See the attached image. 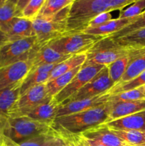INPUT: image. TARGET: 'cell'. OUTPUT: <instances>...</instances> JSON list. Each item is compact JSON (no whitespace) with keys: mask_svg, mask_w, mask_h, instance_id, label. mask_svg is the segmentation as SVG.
<instances>
[{"mask_svg":"<svg viewBox=\"0 0 145 146\" xmlns=\"http://www.w3.org/2000/svg\"><path fill=\"white\" fill-rule=\"evenodd\" d=\"M84 138V137H83ZM85 140H86V141L88 142V145L90 146H106V145H102V144L98 142H96V141H92V140H89V139H86V138H85Z\"/></svg>","mask_w":145,"mask_h":146,"instance_id":"60d3db41","label":"cell"},{"mask_svg":"<svg viewBox=\"0 0 145 146\" xmlns=\"http://www.w3.org/2000/svg\"><path fill=\"white\" fill-rule=\"evenodd\" d=\"M52 129V125L35 121L26 115L7 118L4 135L16 143H20Z\"/></svg>","mask_w":145,"mask_h":146,"instance_id":"3957f363","label":"cell"},{"mask_svg":"<svg viewBox=\"0 0 145 146\" xmlns=\"http://www.w3.org/2000/svg\"><path fill=\"white\" fill-rule=\"evenodd\" d=\"M109 96L110 94L108 92H106L92 98L71 101L61 104L57 113L56 118L82 112L105 105L109 101Z\"/></svg>","mask_w":145,"mask_h":146,"instance_id":"7c38bea8","label":"cell"},{"mask_svg":"<svg viewBox=\"0 0 145 146\" xmlns=\"http://www.w3.org/2000/svg\"><path fill=\"white\" fill-rule=\"evenodd\" d=\"M137 146H145V144H144V145H137Z\"/></svg>","mask_w":145,"mask_h":146,"instance_id":"7dc6e473","label":"cell"},{"mask_svg":"<svg viewBox=\"0 0 145 146\" xmlns=\"http://www.w3.org/2000/svg\"><path fill=\"white\" fill-rule=\"evenodd\" d=\"M145 11V0H137L129 5L126 9L121 10L119 12V19L134 18L141 15Z\"/></svg>","mask_w":145,"mask_h":146,"instance_id":"e575fe53","label":"cell"},{"mask_svg":"<svg viewBox=\"0 0 145 146\" xmlns=\"http://www.w3.org/2000/svg\"><path fill=\"white\" fill-rule=\"evenodd\" d=\"M130 50L119 45L115 39L105 36L95 43L86 52L83 66L102 65L107 66L114 61L127 56Z\"/></svg>","mask_w":145,"mask_h":146,"instance_id":"5b68a950","label":"cell"},{"mask_svg":"<svg viewBox=\"0 0 145 146\" xmlns=\"http://www.w3.org/2000/svg\"><path fill=\"white\" fill-rule=\"evenodd\" d=\"M124 146H132V145H128V144H125Z\"/></svg>","mask_w":145,"mask_h":146,"instance_id":"bcb514c9","label":"cell"},{"mask_svg":"<svg viewBox=\"0 0 145 146\" xmlns=\"http://www.w3.org/2000/svg\"><path fill=\"white\" fill-rule=\"evenodd\" d=\"M72 1L73 0H45L37 17L46 18L53 17L64 8L71 5Z\"/></svg>","mask_w":145,"mask_h":146,"instance_id":"4316f807","label":"cell"},{"mask_svg":"<svg viewBox=\"0 0 145 146\" xmlns=\"http://www.w3.org/2000/svg\"><path fill=\"white\" fill-rule=\"evenodd\" d=\"M114 86L115 84L109 78L107 67L105 66L73 96L63 104L97 96L108 92Z\"/></svg>","mask_w":145,"mask_h":146,"instance_id":"30bf717a","label":"cell"},{"mask_svg":"<svg viewBox=\"0 0 145 146\" xmlns=\"http://www.w3.org/2000/svg\"><path fill=\"white\" fill-rule=\"evenodd\" d=\"M60 106L61 105L58 104L54 98H52L48 102L37 106L26 116L39 122L53 125L54 120L56 118Z\"/></svg>","mask_w":145,"mask_h":146,"instance_id":"ffe728a7","label":"cell"},{"mask_svg":"<svg viewBox=\"0 0 145 146\" xmlns=\"http://www.w3.org/2000/svg\"><path fill=\"white\" fill-rule=\"evenodd\" d=\"M45 0H29L21 12V18L33 21L39 14Z\"/></svg>","mask_w":145,"mask_h":146,"instance_id":"836d02e7","label":"cell"},{"mask_svg":"<svg viewBox=\"0 0 145 146\" xmlns=\"http://www.w3.org/2000/svg\"><path fill=\"white\" fill-rule=\"evenodd\" d=\"M38 44L36 36L7 41L0 46V68L22 61H29Z\"/></svg>","mask_w":145,"mask_h":146,"instance_id":"52a82bcc","label":"cell"},{"mask_svg":"<svg viewBox=\"0 0 145 146\" xmlns=\"http://www.w3.org/2000/svg\"><path fill=\"white\" fill-rule=\"evenodd\" d=\"M112 132L125 144L137 146L145 144V131H114Z\"/></svg>","mask_w":145,"mask_h":146,"instance_id":"f1b7e54d","label":"cell"},{"mask_svg":"<svg viewBox=\"0 0 145 146\" xmlns=\"http://www.w3.org/2000/svg\"><path fill=\"white\" fill-rule=\"evenodd\" d=\"M82 66L77 67V68L72 69V71L65 73V74L55 78V79L46 83L45 86H46L47 93H48V96L53 98L58 93L61 92L71 82V80L78 74Z\"/></svg>","mask_w":145,"mask_h":146,"instance_id":"d4e9b609","label":"cell"},{"mask_svg":"<svg viewBox=\"0 0 145 146\" xmlns=\"http://www.w3.org/2000/svg\"><path fill=\"white\" fill-rule=\"evenodd\" d=\"M3 1H4V0H0V5H1V4H2Z\"/></svg>","mask_w":145,"mask_h":146,"instance_id":"f6af8a7d","label":"cell"},{"mask_svg":"<svg viewBox=\"0 0 145 146\" xmlns=\"http://www.w3.org/2000/svg\"><path fill=\"white\" fill-rule=\"evenodd\" d=\"M105 124L114 131H145V110Z\"/></svg>","mask_w":145,"mask_h":146,"instance_id":"5bb4252c","label":"cell"},{"mask_svg":"<svg viewBox=\"0 0 145 146\" xmlns=\"http://www.w3.org/2000/svg\"><path fill=\"white\" fill-rule=\"evenodd\" d=\"M57 64H58L41 66L30 71L24 81L21 82L20 95L36 86L46 84L50 76V74Z\"/></svg>","mask_w":145,"mask_h":146,"instance_id":"e0dca14e","label":"cell"},{"mask_svg":"<svg viewBox=\"0 0 145 146\" xmlns=\"http://www.w3.org/2000/svg\"><path fill=\"white\" fill-rule=\"evenodd\" d=\"M145 85V71L133 79L123 84L115 85L108 91L109 94H116L136 89Z\"/></svg>","mask_w":145,"mask_h":146,"instance_id":"4dcf8cb0","label":"cell"},{"mask_svg":"<svg viewBox=\"0 0 145 146\" xmlns=\"http://www.w3.org/2000/svg\"><path fill=\"white\" fill-rule=\"evenodd\" d=\"M78 139H79L80 144V146H90L88 145V142L86 141V140L80 135V134H78Z\"/></svg>","mask_w":145,"mask_h":146,"instance_id":"ab89813d","label":"cell"},{"mask_svg":"<svg viewBox=\"0 0 145 146\" xmlns=\"http://www.w3.org/2000/svg\"><path fill=\"white\" fill-rule=\"evenodd\" d=\"M31 69L29 61H22L0 68V90L21 84Z\"/></svg>","mask_w":145,"mask_h":146,"instance_id":"8fae6325","label":"cell"},{"mask_svg":"<svg viewBox=\"0 0 145 146\" xmlns=\"http://www.w3.org/2000/svg\"><path fill=\"white\" fill-rule=\"evenodd\" d=\"M129 64V55L119 58L117 61L108 65L107 69L111 81L115 84V86L119 83L122 76L126 71Z\"/></svg>","mask_w":145,"mask_h":146,"instance_id":"83f0119b","label":"cell"},{"mask_svg":"<svg viewBox=\"0 0 145 146\" xmlns=\"http://www.w3.org/2000/svg\"><path fill=\"white\" fill-rule=\"evenodd\" d=\"M129 64L122 78L117 85L133 79L145 71V52L140 50H130Z\"/></svg>","mask_w":145,"mask_h":146,"instance_id":"ac0fdd59","label":"cell"},{"mask_svg":"<svg viewBox=\"0 0 145 146\" xmlns=\"http://www.w3.org/2000/svg\"><path fill=\"white\" fill-rule=\"evenodd\" d=\"M71 56V55H63L54 51L47 44H41L38 43L34 50L32 57L29 60L31 65V71L41 66L59 64Z\"/></svg>","mask_w":145,"mask_h":146,"instance_id":"4fadbf2b","label":"cell"},{"mask_svg":"<svg viewBox=\"0 0 145 146\" xmlns=\"http://www.w3.org/2000/svg\"><path fill=\"white\" fill-rule=\"evenodd\" d=\"M71 5L53 17H37L33 20L35 36L39 44H46L67 34V21Z\"/></svg>","mask_w":145,"mask_h":146,"instance_id":"277c9868","label":"cell"},{"mask_svg":"<svg viewBox=\"0 0 145 146\" xmlns=\"http://www.w3.org/2000/svg\"><path fill=\"white\" fill-rule=\"evenodd\" d=\"M104 67L105 66L102 65H82L71 82L53 98L60 105L66 102L95 77Z\"/></svg>","mask_w":145,"mask_h":146,"instance_id":"9c48e42d","label":"cell"},{"mask_svg":"<svg viewBox=\"0 0 145 146\" xmlns=\"http://www.w3.org/2000/svg\"><path fill=\"white\" fill-rule=\"evenodd\" d=\"M6 118L0 115V146H2L3 137H4V128L5 125Z\"/></svg>","mask_w":145,"mask_h":146,"instance_id":"74e56055","label":"cell"},{"mask_svg":"<svg viewBox=\"0 0 145 146\" xmlns=\"http://www.w3.org/2000/svg\"><path fill=\"white\" fill-rule=\"evenodd\" d=\"M51 99L48 96L45 84L36 86L19 96L10 110L8 118L27 115L37 106Z\"/></svg>","mask_w":145,"mask_h":146,"instance_id":"ba28073f","label":"cell"},{"mask_svg":"<svg viewBox=\"0 0 145 146\" xmlns=\"http://www.w3.org/2000/svg\"><path fill=\"white\" fill-rule=\"evenodd\" d=\"M143 28H145V11L141 15L136 17V19L132 23H130L127 26H126L125 27L122 28V29L118 31L117 32L115 33L114 34L108 37L111 38H119V37L127 35V34H130V33L133 32L136 30Z\"/></svg>","mask_w":145,"mask_h":146,"instance_id":"d6a6232c","label":"cell"},{"mask_svg":"<svg viewBox=\"0 0 145 146\" xmlns=\"http://www.w3.org/2000/svg\"><path fill=\"white\" fill-rule=\"evenodd\" d=\"M105 37L84 32L66 34L50 41L47 45L60 54L72 56L86 53L95 43Z\"/></svg>","mask_w":145,"mask_h":146,"instance_id":"8992f818","label":"cell"},{"mask_svg":"<svg viewBox=\"0 0 145 146\" xmlns=\"http://www.w3.org/2000/svg\"><path fill=\"white\" fill-rule=\"evenodd\" d=\"M2 146H11L9 145V144L7 143V142H5L4 141H3V144H2Z\"/></svg>","mask_w":145,"mask_h":146,"instance_id":"7bdbcfd3","label":"cell"},{"mask_svg":"<svg viewBox=\"0 0 145 146\" xmlns=\"http://www.w3.org/2000/svg\"><path fill=\"white\" fill-rule=\"evenodd\" d=\"M141 88H142V92H143V94H144V96H145V85L143 86H141Z\"/></svg>","mask_w":145,"mask_h":146,"instance_id":"b9f144b4","label":"cell"},{"mask_svg":"<svg viewBox=\"0 0 145 146\" xmlns=\"http://www.w3.org/2000/svg\"><path fill=\"white\" fill-rule=\"evenodd\" d=\"M21 84L0 90V115L8 118L9 113L20 96Z\"/></svg>","mask_w":145,"mask_h":146,"instance_id":"603a6c76","label":"cell"},{"mask_svg":"<svg viewBox=\"0 0 145 146\" xmlns=\"http://www.w3.org/2000/svg\"><path fill=\"white\" fill-rule=\"evenodd\" d=\"M16 0H4L0 5V29L5 34L16 18Z\"/></svg>","mask_w":145,"mask_h":146,"instance_id":"484cf974","label":"cell"},{"mask_svg":"<svg viewBox=\"0 0 145 146\" xmlns=\"http://www.w3.org/2000/svg\"><path fill=\"white\" fill-rule=\"evenodd\" d=\"M135 0H73L67 21V34L85 31L89 23L104 12L124 9Z\"/></svg>","mask_w":145,"mask_h":146,"instance_id":"6da1fadb","label":"cell"},{"mask_svg":"<svg viewBox=\"0 0 145 146\" xmlns=\"http://www.w3.org/2000/svg\"><path fill=\"white\" fill-rule=\"evenodd\" d=\"M109 103V121L119 119L145 110V99Z\"/></svg>","mask_w":145,"mask_h":146,"instance_id":"2e32d148","label":"cell"},{"mask_svg":"<svg viewBox=\"0 0 145 146\" xmlns=\"http://www.w3.org/2000/svg\"><path fill=\"white\" fill-rule=\"evenodd\" d=\"M113 39L119 45L129 50L145 48V28L136 30L127 35Z\"/></svg>","mask_w":145,"mask_h":146,"instance_id":"cb8c5ba5","label":"cell"},{"mask_svg":"<svg viewBox=\"0 0 145 146\" xmlns=\"http://www.w3.org/2000/svg\"><path fill=\"white\" fill-rule=\"evenodd\" d=\"M109 103L98 108L55 118L53 128L71 134H81L109 121Z\"/></svg>","mask_w":145,"mask_h":146,"instance_id":"7a4b0ae2","label":"cell"},{"mask_svg":"<svg viewBox=\"0 0 145 146\" xmlns=\"http://www.w3.org/2000/svg\"><path fill=\"white\" fill-rule=\"evenodd\" d=\"M54 133H55V130L53 128V129L49 132L36 135L34 138L26 140L20 143H16L14 142L4 135L3 137V140L11 146H46L50 140L53 136Z\"/></svg>","mask_w":145,"mask_h":146,"instance_id":"f546056e","label":"cell"},{"mask_svg":"<svg viewBox=\"0 0 145 146\" xmlns=\"http://www.w3.org/2000/svg\"><path fill=\"white\" fill-rule=\"evenodd\" d=\"M111 19H112L111 12L102 13V14H99L98 16H97L95 19H92V21L89 23V24H88V27H87L86 29L96 28V27H100V26L102 25V24H105V23L110 21Z\"/></svg>","mask_w":145,"mask_h":146,"instance_id":"d590c367","label":"cell"},{"mask_svg":"<svg viewBox=\"0 0 145 146\" xmlns=\"http://www.w3.org/2000/svg\"><path fill=\"white\" fill-rule=\"evenodd\" d=\"M54 130H55V133H54L53 136L50 140L46 146H68L59 132L55 129Z\"/></svg>","mask_w":145,"mask_h":146,"instance_id":"8d00e7d4","label":"cell"},{"mask_svg":"<svg viewBox=\"0 0 145 146\" xmlns=\"http://www.w3.org/2000/svg\"><path fill=\"white\" fill-rule=\"evenodd\" d=\"M139 50L142 51H143V52H145V48H142V49H139Z\"/></svg>","mask_w":145,"mask_h":146,"instance_id":"ee69618b","label":"cell"},{"mask_svg":"<svg viewBox=\"0 0 145 146\" xmlns=\"http://www.w3.org/2000/svg\"><path fill=\"white\" fill-rule=\"evenodd\" d=\"M134 18H128V19H112L110 21L105 23L100 27L93 29H89L85 30L82 32L88 34H92V35H98L102 36H109L117 32L122 28L125 27L132 23Z\"/></svg>","mask_w":145,"mask_h":146,"instance_id":"44dd1931","label":"cell"},{"mask_svg":"<svg viewBox=\"0 0 145 146\" xmlns=\"http://www.w3.org/2000/svg\"><path fill=\"white\" fill-rule=\"evenodd\" d=\"M145 99V96L142 91L141 87L131 91L112 94L109 96V102H119V101H132Z\"/></svg>","mask_w":145,"mask_h":146,"instance_id":"1f68e13d","label":"cell"},{"mask_svg":"<svg viewBox=\"0 0 145 146\" xmlns=\"http://www.w3.org/2000/svg\"><path fill=\"white\" fill-rule=\"evenodd\" d=\"M86 139L92 140L106 146H124L125 143L119 139L105 123L92 128L80 134Z\"/></svg>","mask_w":145,"mask_h":146,"instance_id":"9a60e30c","label":"cell"},{"mask_svg":"<svg viewBox=\"0 0 145 146\" xmlns=\"http://www.w3.org/2000/svg\"><path fill=\"white\" fill-rule=\"evenodd\" d=\"M85 60H86V53L71 56L66 60L59 63L55 66V68L50 74V76L47 83L55 79V78L65 74V73L72 71V69L77 68V67L82 66L85 62Z\"/></svg>","mask_w":145,"mask_h":146,"instance_id":"7402d4cb","label":"cell"},{"mask_svg":"<svg viewBox=\"0 0 145 146\" xmlns=\"http://www.w3.org/2000/svg\"><path fill=\"white\" fill-rule=\"evenodd\" d=\"M7 41V37L5 32L0 29V46Z\"/></svg>","mask_w":145,"mask_h":146,"instance_id":"f35d334b","label":"cell"},{"mask_svg":"<svg viewBox=\"0 0 145 146\" xmlns=\"http://www.w3.org/2000/svg\"><path fill=\"white\" fill-rule=\"evenodd\" d=\"M6 35L7 41L36 36L32 21L22 18H15L6 32Z\"/></svg>","mask_w":145,"mask_h":146,"instance_id":"d6986e66","label":"cell"}]
</instances>
